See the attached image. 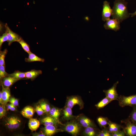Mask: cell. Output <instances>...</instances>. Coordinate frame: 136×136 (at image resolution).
<instances>
[{
    "mask_svg": "<svg viewBox=\"0 0 136 136\" xmlns=\"http://www.w3.org/2000/svg\"><path fill=\"white\" fill-rule=\"evenodd\" d=\"M127 4L125 0H115L112 9L113 18L121 22L129 17L130 15L128 11Z\"/></svg>",
    "mask_w": 136,
    "mask_h": 136,
    "instance_id": "obj_1",
    "label": "cell"
},
{
    "mask_svg": "<svg viewBox=\"0 0 136 136\" xmlns=\"http://www.w3.org/2000/svg\"><path fill=\"white\" fill-rule=\"evenodd\" d=\"M118 100L119 104L121 107L127 106L133 107L136 105V94L128 96L120 95Z\"/></svg>",
    "mask_w": 136,
    "mask_h": 136,
    "instance_id": "obj_2",
    "label": "cell"
},
{
    "mask_svg": "<svg viewBox=\"0 0 136 136\" xmlns=\"http://www.w3.org/2000/svg\"><path fill=\"white\" fill-rule=\"evenodd\" d=\"M6 125L9 129H16L20 126L21 120L17 117L11 116L8 118L5 121Z\"/></svg>",
    "mask_w": 136,
    "mask_h": 136,
    "instance_id": "obj_3",
    "label": "cell"
},
{
    "mask_svg": "<svg viewBox=\"0 0 136 136\" xmlns=\"http://www.w3.org/2000/svg\"><path fill=\"white\" fill-rule=\"evenodd\" d=\"M120 21L117 19H110L106 21L104 25V27L106 29L112 30L116 31L120 28Z\"/></svg>",
    "mask_w": 136,
    "mask_h": 136,
    "instance_id": "obj_4",
    "label": "cell"
},
{
    "mask_svg": "<svg viewBox=\"0 0 136 136\" xmlns=\"http://www.w3.org/2000/svg\"><path fill=\"white\" fill-rule=\"evenodd\" d=\"M118 83L119 82L117 81L113 84L111 88L108 90H103L106 96L112 101L115 100H118L119 96L117 92L116 88Z\"/></svg>",
    "mask_w": 136,
    "mask_h": 136,
    "instance_id": "obj_5",
    "label": "cell"
},
{
    "mask_svg": "<svg viewBox=\"0 0 136 136\" xmlns=\"http://www.w3.org/2000/svg\"><path fill=\"white\" fill-rule=\"evenodd\" d=\"M65 130L73 135H76L79 132L80 126L78 123L76 122H71L67 123L65 125Z\"/></svg>",
    "mask_w": 136,
    "mask_h": 136,
    "instance_id": "obj_6",
    "label": "cell"
},
{
    "mask_svg": "<svg viewBox=\"0 0 136 136\" xmlns=\"http://www.w3.org/2000/svg\"><path fill=\"white\" fill-rule=\"evenodd\" d=\"M112 11V9L110 6V3L107 1H104L102 14V20L105 21L110 19Z\"/></svg>",
    "mask_w": 136,
    "mask_h": 136,
    "instance_id": "obj_7",
    "label": "cell"
},
{
    "mask_svg": "<svg viewBox=\"0 0 136 136\" xmlns=\"http://www.w3.org/2000/svg\"><path fill=\"white\" fill-rule=\"evenodd\" d=\"M6 31L7 32L8 37L7 42L9 45H10L13 42H17L20 40L22 38L17 33L12 31L6 24L5 25Z\"/></svg>",
    "mask_w": 136,
    "mask_h": 136,
    "instance_id": "obj_8",
    "label": "cell"
},
{
    "mask_svg": "<svg viewBox=\"0 0 136 136\" xmlns=\"http://www.w3.org/2000/svg\"><path fill=\"white\" fill-rule=\"evenodd\" d=\"M126 135L136 136V124L128 121L124 129Z\"/></svg>",
    "mask_w": 136,
    "mask_h": 136,
    "instance_id": "obj_9",
    "label": "cell"
},
{
    "mask_svg": "<svg viewBox=\"0 0 136 136\" xmlns=\"http://www.w3.org/2000/svg\"><path fill=\"white\" fill-rule=\"evenodd\" d=\"M78 105L82 108L83 107V102L79 97L72 96L67 99L66 102L67 106L72 109L75 105Z\"/></svg>",
    "mask_w": 136,
    "mask_h": 136,
    "instance_id": "obj_10",
    "label": "cell"
},
{
    "mask_svg": "<svg viewBox=\"0 0 136 136\" xmlns=\"http://www.w3.org/2000/svg\"><path fill=\"white\" fill-rule=\"evenodd\" d=\"M34 112V109L32 107L27 106L23 109L21 113L24 117L30 119L32 118Z\"/></svg>",
    "mask_w": 136,
    "mask_h": 136,
    "instance_id": "obj_11",
    "label": "cell"
},
{
    "mask_svg": "<svg viewBox=\"0 0 136 136\" xmlns=\"http://www.w3.org/2000/svg\"><path fill=\"white\" fill-rule=\"evenodd\" d=\"M2 85V103L6 105L9 101L10 96V91L9 87H4L3 85Z\"/></svg>",
    "mask_w": 136,
    "mask_h": 136,
    "instance_id": "obj_12",
    "label": "cell"
},
{
    "mask_svg": "<svg viewBox=\"0 0 136 136\" xmlns=\"http://www.w3.org/2000/svg\"><path fill=\"white\" fill-rule=\"evenodd\" d=\"M20 79L10 76H6L2 80V85L5 87H9L14 83Z\"/></svg>",
    "mask_w": 136,
    "mask_h": 136,
    "instance_id": "obj_13",
    "label": "cell"
},
{
    "mask_svg": "<svg viewBox=\"0 0 136 136\" xmlns=\"http://www.w3.org/2000/svg\"><path fill=\"white\" fill-rule=\"evenodd\" d=\"M45 134L47 136H51L59 131L54 125L45 126L43 129Z\"/></svg>",
    "mask_w": 136,
    "mask_h": 136,
    "instance_id": "obj_14",
    "label": "cell"
},
{
    "mask_svg": "<svg viewBox=\"0 0 136 136\" xmlns=\"http://www.w3.org/2000/svg\"><path fill=\"white\" fill-rule=\"evenodd\" d=\"M58 121L51 116L45 117L41 120V123L45 126L48 125H55L56 124Z\"/></svg>",
    "mask_w": 136,
    "mask_h": 136,
    "instance_id": "obj_15",
    "label": "cell"
},
{
    "mask_svg": "<svg viewBox=\"0 0 136 136\" xmlns=\"http://www.w3.org/2000/svg\"><path fill=\"white\" fill-rule=\"evenodd\" d=\"M40 125V121L36 119L31 118L29 119L28 126L32 131H36Z\"/></svg>",
    "mask_w": 136,
    "mask_h": 136,
    "instance_id": "obj_16",
    "label": "cell"
},
{
    "mask_svg": "<svg viewBox=\"0 0 136 136\" xmlns=\"http://www.w3.org/2000/svg\"><path fill=\"white\" fill-rule=\"evenodd\" d=\"M41 70H32L25 72V78L28 79H33L42 74Z\"/></svg>",
    "mask_w": 136,
    "mask_h": 136,
    "instance_id": "obj_17",
    "label": "cell"
},
{
    "mask_svg": "<svg viewBox=\"0 0 136 136\" xmlns=\"http://www.w3.org/2000/svg\"><path fill=\"white\" fill-rule=\"evenodd\" d=\"M79 122L81 125L85 128L88 126H94L92 122L89 118L85 117H81L79 120Z\"/></svg>",
    "mask_w": 136,
    "mask_h": 136,
    "instance_id": "obj_18",
    "label": "cell"
},
{
    "mask_svg": "<svg viewBox=\"0 0 136 136\" xmlns=\"http://www.w3.org/2000/svg\"><path fill=\"white\" fill-rule=\"evenodd\" d=\"M28 54V57L25 59V61L26 62H30L35 61H39L43 62L45 61L44 59L38 57L31 52H30Z\"/></svg>",
    "mask_w": 136,
    "mask_h": 136,
    "instance_id": "obj_19",
    "label": "cell"
},
{
    "mask_svg": "<svg viewBox=\"0 0 136 136\" xmlns=\"http://www.w3.org/2000/svg\"><path fill=\"white\" fill-rule=\"evenodd\" d=\"M108 125H109L108 130L111 133L120 130L121 128V126L119 125L110 121H109Z\"/></svg>",
    "mask_w": 136,
    "mask_h": 136,
    "instance_id": "obj_20",
    "label": "cell"
},
{
    "mask_svg": "<svg viewBox=\"0 0 136 136\" xmlns=\"http://www.w3.org/2000/svg\"><path fill=\"white\" fill-rule=\"evenodd\" d=\"M112 100L108 97H106L95 105L98 109L104 108Z\"/></svg>",
    "mask_w": 136,
    "mask_h": 136,
    "instance_id": "obj_21",
    "label": "cell"
},
{
    "mask_svg": "<svg viewBox=\"0 0 136 136\" xmlns=\"http://www.w3.org/2000/svg\"><path fill=\"white\" fill-rule=\"evenodd\" d=\"M63 117L66 120H69L72 118L73 115L72 109L66 106L63 110Z\"/></svg>",
    "mask_w": 136,
    "mask_h": 136,
    "instance_id": "obj_22",
    "label": "cell"
},
{
    "mask_svg": "<svg viewBox=\"0 0 136 136\" xmlns=\"http://www.w3.org/2000/svg\"><path fill=\"white\" fill-rule=\"evenodd\" d=\"M10 76L16 79H20L25 78V72L16 71L11 74H8L7 76Z\"/></svg>",
    "mask_w": 136,
    "mask_h": 136,
    "instance_id": "obj_23",
    "label": "cell"
},
{
    "mask_svg": "<svg viewBox=\"0 0 136 136\" xmlns=\"http://www.w3.org/2000/svg\"><path fill=\"white\" fill-rule=\"evenodd\" d=\"M49 113L50 116L58 121V118L60 113L59 110L58 109L53 107L51 109Z\"/></svg>",
    "mask_w": 136,
    "mask_h": 136,
    "instance_id": "obj_24",
    "label": "cell"
},
{
    "mask_svg": "<svg viewBox=\"0 0 136 136\" xmlns=\"http://www.w3.org/2000/svg\"><path fill=\"white\" fill-rule=\"evenodd\" d=\"M84 132V134L86 136H94L97 135L95 130L92 126L86 127Z\"/></svg>",
    "mask_w": 136,
    "mask_h": 136,
    "instance_id": "obj_25",
    "label": "cell"
},
{
    "mask_svg": "<svg viewBox=\"0 0 136 136\" xmlns=\"http://www.w3.org/2000/svg\"><path fill=\"white\" fill-rule=\"evenodd\" d=\"M97 121L101 127L104 128L108 124L109 120L107 118L100 117L97 118Z\"/></svg>",
    "mask_w": 136,
    "mask_h": 136,
    "instance_id": "obj_26",
    "label": "cell"
},
{
    "mask_svg": "<svg viewBox=\"0 0 136 136\" xmlns=\"http://www.w3.org/2000/svg\"><path fill=\"white\" fill-rule=\"evenodd\" d=\"M39 104L45 113H48L49 112L51 109L50 106L45 101L42 100L40 101Z\"/></svg>",
    "mask_w": 136,
    "mask_h": 136,
    "instance_id": "obj_27",
    "label": "cell"
},
{
    "mask_svg": "<svg viewBox=\"0 0 136 136\" xmlns=\"http://www.w3.org/2000/svg\"><path fill=\"white\" fill-rule=\"evenodd\" d=\"M21 45L24 50L28 54L31 52L29 45L22 38L18 41Z\"/></svg>",
    "mask_w": 136,
    "mask_h": 136,
    "instance_id": "obj_28",
    "label": "cell"
},
{
    "mask_svg": "<svg viewBox=\"0 0 136 136\" xmlns=\"http://www.w3.org/2000/svg\"><path fill=\"white\" fill-rule=\"evenodd\" d=\"M8 51L7 49L3 51H0V65L5 66V58L6 55Z\"/></svg>",
    "mask_w": 136,
    "mask_h": 136,
    "instance_id": "obj_29",
    "label": "cell"
},
{
    "mask_svg": "<svg viewBox=\"0 0 136 136\" xmlns=\"http://www.w3.org/2000/svg\"><path fill=\"white\" fill-rule=\"evenodd\" d=\"M98 136H112V133L110 132L107 128L104 127V128L102 130L99 131L97 134Z\"/></svg>",
    "mask_w": 136,
    "mask_h": 136,
    "instance_id": "obj_30",
    "label": "cell"
},
{
    "mask_svg": "<svg viewBox=\"0 0 136 136\" xmlns=\"http://www.w3.org/2000/svg\"><path fill=\"white\" fill-rule=\"evenodd\" d=\"M133 109L130 115L131 121L136 124V105L133 106Z\"/></svg>",
    "mask_w": 136,
    "mask_h": 136,
    "instance_id": "obj_31",
    "label": "cell"
},
{
    "mask_svg": "<svg viewBox=\"0 0 136 136\" xmlns=\"http://www.w3.org/2000/svg\"><path fill=\"white\" fill-rule=\"evenodd\" d=\"M7 74L5 71V66L0 65V79L2 80L5 77L7 76Z\"/></svg>",
    "mask_w": 136,
    "mask_h": 136,
    "instance_id": "obj_32",
    "label": "cell"
},
{
    "mask_svg": "<svg viewBox=\"0 0 136 136\" xmlns=\"http://www.w3.org/2000/svg\"><path fill=\"white\" fill-rule=\"evenodd\" d=\"M5 105L1 104L0 106V118H1L5 115L6 108Z\"/></svg>",
    "mask_w": 136,
    "mask_h": 136,
    "instance_id": "obj_33",
    "label": "cell"
},
{
    "mask_svg": "<svg viewBox=\"0 0 136 136\" xmlns=\"http://www.w3.org/2000/svg\"><path fill=\"white\" fill-rule=\"evenodd\" d=\"M8 37L7 32H5L3 33L0 37V47L2 46V44L4 42L8 41Z\"/></svg>",
    "mask_w": 136,
    "mask_h": 136,
    "instance_id": "obj_34",
    "label": "cell"
},
{
    "mask_svg": "<svg viewBox=\"0 0 136 136\" xmlns=\"http://www.w3.org/2000/svg\"><path fill=\"white\" fill-rule=\"evenodd\" d=\"M35 109L36 111L39 115H42L45 113L39 105H36Z\"/></svg>",
    "mask_w": 136,
    "mask_h": 136,
    "instance_id": "obj_35",
    "label": "cell"
},
{
    "mask_svg": "<svg viewBox=\"0 0 136 136\" xmlns=\"http://www.w3.org/2000/svg\"><path fill=\"white\" fill-rule=\"evenodd\" d=\"M9 102L15 106H17L19 105L18 99L13 97H11L9 98Z\"/></svg>",
    "mask_w": 136,
    "mask_h": 136,
    "instance_id": "obj_36",
    "label": "cell"
},
{
    "mask_svg": "<svg viewBox=\"0 0 136 136\" xmlns=\"http://www.w3.org/2000/svg\"><path fill=\"white\" fill-rule=\"evenodd\" d=\"M112 136H124L126 135L124 131L120 130L112 133Z\"/></svg>",
    "mask_w": 136,
    "mask_h": 136,
    "instance_id": "obj_37",
    "label": "cell"
},
{
    "mask_svg": "<svg viewBox=\"0 0 136 136\" xmlns=\"http://www.w3.org/2000/svg\"><path fill=\"white\" fill-rule=\"evenodd\" d=\"M32 135L33 136H45L46 135L45 133L42 132L35 133H33Z\"/></svg>",
    "mask_w": 136,
    "mask_h": 136,
    "instance_id": "obj_38",
    "label": "cell"
},
{
    "mask_svg": "<svg viewBox=\"0 0 136 136\" xmlns=\"http://www.w3.org/2000/svg\"><path fill=\"white\" fill-rule=\"evenodd\" d=\"M12 106V104L10 103V104H7L6 105V111H8L9 110H10L11 106Z\"/></svg>",
    "mask_w": 136,
    "mask_h": 136,
    "instance_id": "obj_39",
    "label": "cell"
},
{
    "mask_svg": "<svg viewBox=\"0 0 136 136\" xmlns=\"http://www.w3.org/2000/svg\"><path fill=\"white\" fill-rule=\"evenodd\" d=\"M16 110L15 106L12 104V106L10 110L12 111H14Z\"/></svg>",
    "mask_w": 136,
    "mask_h": 136,
    "instance_id": "obj_40",
    "label": "cell"
},
{
    "mask_svg": "<svg viewBox=\"0 0 136 136\" xmlns=\"http://www.w3.org/2000/svg\"><path fill=\"white\" fill-rule=\"evenodd\" d=\"M0 103L1 104H2V91L0 92Z\"/></svg>",
    "mask_w": 136,
    "mask_h": 136,
    "instance_id": "obj_41",
    "label": "cell"
},
{
    "mask_svg": "<svg viewBox=\"0 0 136 136\" xmlns=\"http://www.w3.org/2000/svg\"><path fill=\"white\" fill-rule=\"evenodd\" d=\"M130 14L131 15V17H132L136 15V11L133 13H130Z\"/></svg>",
    "mask_w": 136,
    "mask_h": 136,
    "instance_id": "obj_42",
    "label": "cell"
},
{
    "mask_svg": "<svg viewBox=\"0 0 136 136\" xmlns=\"http://www.w3.org/2000/svg\"></svg>",
    "mask_w": 136,
    "mask_h": 136,
    "instance_id": "obj_43",
    "label": "cell"
}]
</instances>
